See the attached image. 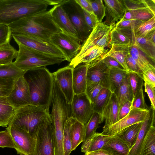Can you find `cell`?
I'll return each mask as SVG.
<instances>
[{"label":"cell","instance_id":"1","mask_svg":"<svg viewBox=\"0 0 155 155\" xmlns=\"http://www.w3.org/2000/svg\"><path fill=\"white\" fill-rule=\"evenodd\" d=\"M53 8L25 18L8 26L12 32L31 36L49 42L51 37L61 30L54 21Z\"/></svg>","mask_w":155,"mask_h":155},{"label":"cell","instance_id":"2","mask_svg":"<svg viewBox=\"0 0 155 155\" xmlns=\"http://www.w3.org/2000/svg\"><path fill=\"white\" fill-rule=\"evenodd\" d=\"M24 77L29 85L31 104L49 111L54 86L52 73L41 67L27 71Z\"/></svg>","mask_w":155,"mask_h":155},{"label":"cell","instance_id":"3","mask_svg":"<svg viewBox=\"0 0 155 155\" xmlns=\"http://www.w3.org/2000/svg\"><path fill=\"white\" fill-rule=\"evenodd\" d=\"M51 0H0V24L9 25L44 12Z\"/></svg>","mask_w":155,"mask_h":155},{"label":"cell","instance_id":"4","mask_svg":"<svg viewBox=\"0 0 155 155\" xmlns=\"http://www.w3.org/2000/svg\"><path fill=\"white\" fill-rule=\"evenodd\" d=\"M18 50L13 64L18 68L25 71L37 68L56 64L66 61L65 58L38 51L24 46L17 44Z\"/></svg>","mask_w":155,"mask_h":155},{"label":"cell","instance_id":"5","mask_svg":"<svg viewBox=\"0 0 155 155\" xmlns=\"http://www.w3.org/2000/svg\"><path fill=\"white\" fill-rule=\"evenodd\" d=\"M47 118H51L49 111L30 104L15 110L10 124L22 129L32 136L39 123Z\"/></svg>","mask_w":155,"mask_h":155},{"label":"cell","instance_id":"6","mask_svg":"<svg viewBox=\"0 0 155 155\" xmlns=\"http://www.w3.org/2000/svg\"><path fill=\"white\" fill-rule=\"evenodd\" d=\"M32 136L35 144L32 155H55L51 118L41 121Z\"/></svg>","mask_w":155,"mask_h":155},{"label":"cell","instance_id":"7","mask_svg":"<svg viewBox=\"0 0 155 155\" xmlns=\"http://www.w3.org/2000/svg\"><path fill=\"white\" fill-rule=\"evenodd\" d=\"M61 4L78 35L81 42H84L92 29L87 24L83 10L75 0H64Z\"/></svg>","mask_w":155,"mask_h":155},{"label":"cell","instance_id":"8","mask_svg":"<svg viewBox=\"0 0 155 155\" xmlns=\"http://www.w3.org/2000/svg\"><path fill=\"white\" fill-rule=\"evenodd\" d=\"M115 24L108 25L99 22L92 29L88 37L81 45L78 54H80L94 47L105 48L109 46L110 33Z\"/></svg>","mask_w":155,"mask_h":155},{"label":"cell","instance_id":"9","mask_svg":"<svg viewBox=\"0 0 155 155\" xmlns=\"http://www.w3.org/2000/svg\"><path fill=\"white\" fill-rule=\"evenodd\" d=\"M12 37L18 44L46 54L64 58L63 53L58 48L49 42L29 35L12 32Z\"/></svg>","mask_w":155,"mask_h":155},{"label":"cell","instance_id":"10","mask_svg":"<svg viewBox=\"0 0 155 155\" xmlns=\"http://www.w3.org/2000/svg\"><path fill=\"white\" fill-rule=\"evenodd\" d=\"M49 42L60 49L66 61L70 62L78 54L81 46L78 38L61 31L52 36Z\"/></svg>","mask_w":155,"mask_h":155},{"label":"cell","instance_id":"11","mask_svg":"<svg viewBox=\"0 0 155 155\" xmlns=\"http://www.w3.org/2000/svg\"><path fill=\"white\" fill-rule=\"evenodd\" d=\"M149 112V109H132L122 119L109 127L103 128L101 133L108 136L117 135L128 127L137 123L143 122Z\"/></svg>","mask_w":155,"mask_h":155},{"label":"cell","instance_id":"12","mask_svg":"<svg viewBox=\"0 0 155 155\" xmlns=\"http://www.w3.org/2000/svg\"><path fill=\"white\" fill-rule=\"evenodd\" d=\"M11 135L18 154L32 155L35 147V140L29 134L13 124L6 128Z\"/></svg>","mask_w":155,"mask_h":155},{"label":"cell","instance_id":"13","mask_svg":"<svg viewBox=\"0 0 155 155\" xmlns=\"http://www.w3.org/2000/svg\"><path fill=\"white\" fill-rule=\"evenodd\" d=\"M7 98L10 105L15 110L31 104L29 85L24 75L15 81L11 92Z\"/></svg>","mask_w":155,"mask_h":155},{"label":"cell","instance_id":"14","mask_svg":"<svg viewBox=\"0 0 155 155\" xmlns=\"http://www.w3.org/2000/svg\"><path fill=\"white\" fill-rule=\"evenodd\" d=\"M71 117L85 125L94 112L92 103L85 93L74 94L71 103Z\"/></svg>","mask_w":155,"mask_h":155},{"label":"cell","instance_id":"15","mask_svg":"<svg viewBox=\"0 0 155 155\" xmlns=\"http://www.w3.org/2000/svg\"><path fill=\"white\" fill-rule=\"evenodd\" d=\"M87 64V85L100 83L103 88L108 89V77L110 68L104 63L102 59Z\"/></svg>","mask_w":155,"mask_h":155},{"label":"cell","instance_id":"16","mask_svg":"<svg viewBox=\"0 0 155 155\" xmlns=\"http://www.w3.org/2000/svg\"><path fill=\"white\" fill-rule=\"evenodd\" d=\"M73 68L69 65L60 68L52 73L57 81L67 102L71 104L74 95L72 72Z\"/></svg>","mask_w":155,"mask_h":155},{"label":"cell","instance_id":"17","mask_svg":"<svg viewBox=\"0 0 155 155\" xmlns=\"http://www.w3.org/2000/svg\"><path fill=\"white\" fill-rule=\"evenodd\" d=\"M105 7V24H115L123 17L126 8L124 0H104Z\"/></svg>","mask_w":155,"mask_h":155},{"label":"cell","instance_id":"18","mask_svg":"<svg viewBox=\"0 0 155 155\" xmlns=\"http://www.w3.org/2000/svg\"><path fill=\"white\" fill-rule=\"evenodd\" d=\"M52 8L53 19L60 30L79 39L77 31L61 4L54 5Z\"/></svg>","mask_w":155,"mask_h":155},{"label":"cell","instance_id":"19","mask_svg":"<svg viewBox=\"0 0 155 155\" xmlns=\"http://www.w3.org/2000/svg\"><path fill=\"white\" fill-rule=\"evenodd\" d=\"M108 50L97 47H91L80 54H78L69 64L73 69L82 63H88L102 59Z\"/></svg>","mask_w":155,"mask_h":155},{"label":"cell","instance_id":"20","mask_svg":"<svg viewBox=\"0 0 155 155\" xmlns=\"http://www.w3.org/2000/svg\"><path fill=\"white\" fill-rule=\"evenodd\" d=\"M142 125L136 140L127 155H140L142 144L152 121L155 119V110L151 107Z\"/></svg>","mask_w":155,"mask_h":155},{"label":"cell","instance_id":"21","mask_svg":"<svg viewBox=\"0 0 155 155\" xmlns=\"http://www.w3.org/2000/svg\"><path fill=\"white\" fill-rule=\"evenodd\" d=\"M119 111L117 98L114 93H112L101 115L103 120L105 121L103 128L109 127L118 121Z\"/></svg>","mask_w":155,"mask_h":155},{"label":"cell","instance_id":"22","mask_svg":"<svg viewBox=\"0 0 155 155\" xmlns=\"http://www.w3.org/2000/svg\"><path fill=\"white\" fill-rule=\"evenodd\" d=\"M87 63L81 64L73 69L72 78L74 94L85 93L87 85Z\"/></svg>","mask_w":155,"mask_h":155},{"label":"cell","instance_id":"23","mask_svg":"<svg viewBox=\"0 0 155 155\" xmlns=\"http://www.w3.org/2000/svg\"><path fill=\"white\" fill-rule=\"evenodd\" d=\"M130 147L117 136H110L102 147L115 155H127Z\"/></svg>","mask_w":155,"mask_h":155},{"label":"cell","instance_id":"24","mask_svg":"<svg viewBox=\"0 0 155 155\" xmlns=\"http://www.w3.org/2000/svg\"><path fill=\"white\" fill-rule=\"evenodd\" d=\"M110 137L96 132L83 142L81 147V151L86 153L102 148Z\"/></svg>","mask_w":155,"mask_h":155},{"label":"cell","instance_id":"25","mask_svg":"<svg viewBox=\"0 0 155 155\" xmlns=\"http://www.w3.org/2000/svg\"><path fill=\"white\" fill-rule=\"evenodd\" d=\"M127 74L128 72L125 70L115 68H110L108 77V89L111 93H114L119 88Z\"/></svg>","mask_w":155,"mask_h":155},{"label":"cell","instance_id":"26","mask_svg":"<svg viewBox=\"0 0 155 155\" xmlns=\"http://www.w3.org/2000/svg\"><path fill=\"white\" fill-rule=\"evenodd\" d=\"M129 52L143 73L150 69L155 68L154 65L148 59L149 58L136 46L130 45Z\"/></svg>","mask_w":155,"mask_h":155},{"label":"cell","instance_id":"27","mask_svg":"<svg viewBox=\"0 0 155 155\" xmlns=\"http://www.w3.org/2000/svg\"><path fill=\"white\" fill-rule=\"evenodd\" d=\"M130 45H112L110 47V49L105 55L110 56L115 59L128 73L129 71L126 63L125 57L129 53Z\"/></svg>","mask_w":155,"mask_h":155},{"label":"cell","instance_id":"28","mask_svg":"<svg viewBox=\"0 0 155 155\" xmlns=\"http://www.w3.org/2000/svg\"><path fill=\"white\" fill-rule=\"evenodd\" d=\"M140 155H155V119L153 120L143 140Z\"/></svg>","mask_w":155,"mask_h":155},{"label":"cell","instance_id":"29","mask_svg":"<svg viewBox=\"0 0 155 155\" xmlns=\"http://www.w3.org/2000/svg\"><path fill=\"white\" fill-rule=\"evenodd\" d=\"M85 125L74 119L71 127L72 150L77 147L85 139Z\"/></svg>","mask_w":155,"mask_h":155},{"label":"cell","instance_id":"30","mask_svg":"<svg viewBox=\"0 0 155 155\" xmlns=\"http://www.w3.org/2000/svg\"><path fill=\"white\" fill-rule=\"evenodd\" d=\"M114 93L117 100L119 110L127 101H132L133 99L132 90L130 86L128 74L122 85Z\"/></svg>","mask_w":155,"mask_h":155},{"label":"cell","instance_id":"31","mask_svg":"<svg viewBox=\"0 0 155 155\" xmlns=\"http://www.w3.org/2000/svg\"><path fill=\"white\" fill-rule=\"evenodd\" d=\"M142 122L133 124L124 129L117 135L131 147L134 143L140 129Z\"/></svg>","mask_w":155,"mask_h":155},{"label":"cell","instance_id":"32","mask_svg":"<svg viewBox=\"0 0 155 155\" xmlns=\"http://www.w3.org/2000/svg\"><path fill=\"white\" fill-rule=\"evenodd\" d=\"M27 71H23L17 67L13 63L0 65V78L16 80L24 75Z\"/></svg>","mask_w":155,"mask_h":155},{"label":"cell","instance_id":"33","mask_svg":"<svg viewBox=\"0 0 155 155\" xmlns=\"http://www.w3.org/2000/svg\"><path fill=\"white\" fill-rule=\"evenodd\" d=\"M112 93L107 88H102L92 103L94 112L102 115V111L108 103Z\"/></svg>","mask_w":155,"mask_h":155},{"label":"cell","instance_id":"34","mask_svg":"<svg viewBox=\"0 0 155 155\" xmlns=\"http://www.w3.org/2000/svg\"><path fill=\"white\" fill-rule=\"evenodd\" d=\"M109 46L112 45H131L132 42L127 34L121 28L115 26L110 33Z\"/></svg>","mask_w":155,"mask_h":155},{"label":"cell","instance_id":"35","mask_svg":"<svg viewBox=\"0 0 155 155\" xmlns=\"http://www.w3.org/2000/svg\"><path fill=\"white\" fill-rule=\"evenodd\" d=\"M18 51L10 43L0 46V65L8 64L13 63L16 58Z\"/></svg>","mask_w":155,"mask_h":155},{"label":"cell","instance_id":"36","mask_svg":"<svg viewBox=\"0 0 155 155\" xmlns=\"http://www.w3.org/2000/svg\"><path fill=\"white\" fill-rule=\"evenodd\" d=\"M74 118L71 117L65 123L63 131V144L64 155H70L72 151L71 127Z\"/></svg>","mask_w":155,"mask_h":155},{"label":"cell","instance_id":"37","mask_svg":"<svg viewBox=\"0 0 155 155\" xmlns=\"http://www.w3.org/2000/svg\"><path fill=\"white\" fill-rule=\"evenodd\" d=\"M154 63L155 59V46L145 38H136L134 45Z\"/></svg>","mask_w":155,"mask_h":155},{"label":"cell","instance_id":"38","mask_svg":"<svg viewBox=\"0 0 155 155\" xmlns=\"http://www.w3.org/2000/svg\"><path fill=\"white\" fill-rule=\"evenodd\" d=\"M155 29V16L149 20L142 22L133 30L136 38H144L150 31Z\"/></svg>","mask_w":155,"mask_h":155},{"label":"cell","instance_id":"39","mask_svg":"<svg viewBox=\"0 0 155 155\" xmlns=\"http://www.w3.org/2000/svg\"><path fill=\"white\" fill-rule=\"evenodd\" d=\"M15 110L10 105L0 104V126L7 127L11 122Z\"/></svg>","mask_w":155,"mask_h":155},{"label":"cell","instance_id":"40","mask_svg":"<svg viewBox=\"0 0 155 155\" xmlns=\"http://www.w3.org/2000/svg\"><path fill=\"white\" fill-rule=\"evenodd\" d=\"M103 121L101 115L97 113H94L88 123L85 125V136L84 141L96 132L99 125Z\"/></svg>","mask_w":155,"mask_h":155},{"label":"cell","instance_id":"41","mask_svg":"<svg viewBox=\"0 0 155 155\" xmlns=\"http://www.w3.org/2000/svg\"><path fill=\"white\" fill-rule=\"evenodd\" d=\"M128 74L133 99L143 89V81L142 75L134 72H129Z\"/></svg>","mask_w":155,"mask_h":155},{"label":"cell","instance_id":"42","mask_svg":"<svg viewBox=\"0 0 155 155\" xmlns=\"http://www.w3.org/2000/svg\"><path fill=\"white\" fill-rule=\"evenodd\" d=\"M93 13L96 16L98 22H102L105 16V10L102 0H90Z\"/></svg>","mask_w":155,"mask_h":155},{"label":"cell","instance_id":"43","mask_svg":"<svg viewBox=\"0 0 155 155\" xmlns=\"http://www.w3.org/2000/svg\"><path fill=\"white\" fill-rule=\"evenodd\" d=\"M130 10L133 19L138 20L142 21L148 20L155 16V14L148 8Z\"/></svg>","mask_w":155,"mask_h":155},{"label":"cell","instance_id":"44","mask_svg":"<svg viewBox=\"0 0 155 155\" xmlns=\"http://www.w3.org/2000/svg\"><path fill=\"white\" fill-rule=\"evenodd\" d=\"M15 81L0 78V97H7L8 96Z\"/></svg>","mask_w":155,"mask_h":155},{"label":"cell","instance_id":"45","mask_svg":"<svg viewBox=\"0 0 155 155\" xmlns=\"http://www.w3.org/2000/svg\"><path fill=\"white\" fill-rule=\"evenodd\" d=\"M0 147L15 149V147L12 138L6 129L0 131Z\"/></svg>","mask_w":155,"mask_h":155},{"label":"cell","instance_id":"46","mask_svg":"<svg viewBox=\"0 0 155 155\" xmlns=\"http://www.w3.org/2000/svg\"><path fill=\"white\" fill-rule=\"evenodd\" d=\"M12 32L7 25L0 24V46L10 42Z\"/></svg>","mask_w":155,"mask_h":155},{"label":"cell","instance_id":"47","mask_svg":"<svg viewBox=\"0 0 155 155\" xmlns=\"http://www.w3.org/2000/svg\"><path fill=\"white\" fill-rule=\"evenodd\" d=\"M103 88L100 83H94L87 85L85 93L92 103Z\"/></svg>","mask_w":155,"mask_h":155},{"label":"cell","instance_id":"48","mask_svg":"<svg viewBox=\"0 0 155 155\" xmlns=\"http://www.w3.org/2000/svg\"><path fill=\"white\" fill-rule=\"evenodd\" d=\"M148 109L144 100L143 89H142L137 96L133 99L131 110L133 109Z\"/></svg>","mask_w":155,"mask_h":155},{"label":"cell","instance_id":"49","mask_svg":"<svg viewBox=\"0 0 155 155\" xmlns=\"http://www.w3.org/2000/svg\"><path fill=\"white\" fill-rule=\"evenodd\" d=\"M125 62L129 70V72H134L142 75L143 72L139 68L135 61L129 53L126 56Z\"/></svg>","mask_w":155,"mask_h":155},{"label":"cell","instance_id":"50","mask_svg":"<svg viewBox=\"0 0 155 155\" xmlns=\"http://www.w3.org/2000/svg\"><path fill=\"white\" fill-rule=\"evenodd\" d=\"M126 9L134 10L147 8L144 0H124Z\"/></svg>","mask_w":155,"mask_h":155},{"label":"cell","instance_id":"51","mask_svg":"<svg viewBox=\"0 0 155 155\" xmlns=\"http://www.w3.org/2000/svg\"><path fill=\"white\" fill-rule=\"evenodd\" d=\"M142 78L144 83L155 88V68L150 69L143 73Z\"/></svg>","mask_w":155,"mask_h":155},{"label":"cell","instance_id":"52","mask_svg":"<svg viewBox=\"0 0 155 155\" xmlns=\"http://www.w3.org/2000/svg\"><path fill=\"white\" fill-rule=\"evenodd\" d=\"M142 22L143 21H141L135 19L124 20L121 21H118L116 23L115 27L129 28L133 30L137 26Z\"/></svg>","mask_w":155,"mask_h":155},{"label":"cell","instance_id":"53","mask_svg":"<svg viewBox=\"0 0 155 155\" xmlns=\"http://www.w3.org/2000/svg\"><path fill=\"white\" fill-rule=\"evenodd\" d=\"M83 10L87 24L89 27L93 29L99 23L96 16L93 13H90L83 9Z\"/></svg>","mask_w":155,"mask_h":155},{"label":"cell","instance_id":"54","mask_svg":"<svg viewBox=\"0 0 155 155\" xmlns=\"http://www.w3.org/2000/svg\"><path fill=\"white\" fill-rule=\"evenodd\" d=\"M102 60L104 63L109 68H115L125 70L115 59L110 56L104 55Z\"/></svg>","mask_w":155,"mask_h":155},{"label":"cell","instance_id":"55","mask_svg":"<svg viewBox=\"0 0 155 155\" xmlns=\"http://www.w3.org/2000/svg\"><path fill=\"white\" fill-rule=\"evenodd\" d=\"M145 91L147 93L151 103V107L155 110V88L144 83Z\"/></svg>","mask_w":155,"mask_h":155},{"label":"cell","instance_id":"56","mask_svg":"<svg viewBox=\"0 0 155 155\" xmlns=\"http://www.w3.org/2000/svg\"><path fill=\"white\" fill-rule=\"evenodd\" d=\"M132 101H127L125 102L119 110L118 120L126 116L131 110Z\"/></svg>","mask_w":155,"mask_h":155},{"label":"cell","instance_id":"57","mask_svg":"<svg viewBox=\"0 0 155 155\" xmlns=\"http://www.w3.org/2000/svg\"><path fill=\"white\" fill-rule=\"evenodd\" d=\"M75 1L83 9L89 13H93L90 0H75Z\"/></svg>","mask_w":155,"mask_h":155},{"label":"cell","instance_id":"58","mask_svg":"<svg viewBox=\"0 0 155 155\" xmlns=\"http://www.w3.org/2000/svg\"><path fill=\"white\" fill-rule=\"evenodd\" d=\"M87 155H115L111 153L102 148L97 150L85 153Z\"/></svg>","mask_w":155,"mask_h":155},{"label":"cell","instance_id":"59","mask_svg":"<svg viewBox=\"0 0 155 155\" xmlns=\"http://www.w3.org/2000/svg\"><path fill=\"white\" fill-rule=\"evenodd\" d=\"M155 29H154L149 33L144 38L153 45L155 46Z\"/></svg>","mask_w":155,"mask_h":155},{"label":"cell","instance_id":"60","mask_svg":"<svg viewBox=\"0 0 155 155\" xmlns=\"http://www.w3.org/2000/svg\"><path fill=\"white\" fill-rule=\"evenodd\" d=\"M147 7L155 14V0H144Z\"/></svg>","mask_w":155,"mask_h":155},{"label":"cell","instance_id":"61","mask_svg":"<svg viewBox=\"0 0 155 155\" xmlns=\"http://www.w3.org/2000/svg\"><path fill=\"white\" fill-rule=\"evenodd\" d=\"M133 17L130 10L126 9L122 18L119 21H121L124 20L133 19Z\"/></svg>","mask_w":155,"mask_h":155},{"label":"cell","instance_id":"62","mask_svg":"<svg viewBox=\"0 0 155 155\" xmlns=\"http://www.w3.org/2000/svg\"><path fill=\"white\" fill-rule=\"evenodd\" d=\"M0 104L10 105L7 97H0Z\"/></svg>","mask_w":155,"mask_h":155},{"label":"cell","instance_id":"63","mask_svg":"<svg viewBox=\"0 0 155 155\" xmlns=\"http://www.w3.org/2000/svg\"><path fill=\"white\" fill-rule=\"evenodd\" d=\"M85 155H87V154H85Z\"/></svg>","mask_w":155,"mask_h":155}]
</instances>
